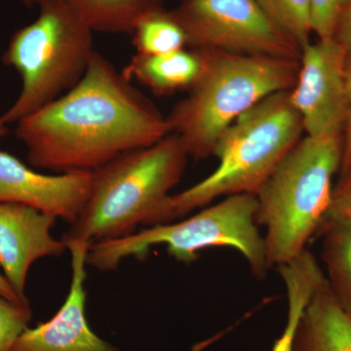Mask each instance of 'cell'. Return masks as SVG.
Segmentation results:
<instances>
[{"label": "cell", "instance_id": "obj_18", "mask_svg": "<svg viewBox=\"0 0 351 351\" xmlns=\"http://www.w3.org/2000/svg\"><path fill=\"white\" fill-rule=\"evenodd\" d=\"M131 34L138 55L154 56L188 48L186 32L172 10L166 8L145 14Z\"/></svg>", "mask_w": 351, "mask_h": 351}, {"label": "cell", "instance_id": "obj_13", "mask_svg": "<svg viewBox=\"0 0 351 351\" xmlns=\"http://www.w3.org/2000/svg\"><path fill=\"white\" fill-rule=\"evenodd\" d=\"M294 351H351V317L327 281L304 308L295 330Z\"/></svg>", "mask_w": 351, "mask_h": 351}, {"label": "cell", "instance_id": "obj_11", "mask_svg": "<svg viewBox=\"0 0 351 351\" xmlns=\"http://www.w3.org/2000/svg\"><path fill=\"white\" fill-rule=\"evenodd\" d=\"M64 243L71 257V287L66 301L52 319L27 328L11 351H119L88 325L85 282L91 243L80 240Z\"/></svg>", "mask_w": 351, "mask_h": 351}, {"label": "cell", "instance_id": "obj_15", "mask_svg": "<svg viewBox=\"0 0 351 351\" xmlns=\"http://www.w3.org/2000/svg\"><path fill=\"white\" fill-rule=\"evenodd\" d=\"M285 285L288 313L282 335L274 343L272 351H294L295 330L304 308L311 298L325 282L324 270L311 251L304 250L294 260L277 267Z\"/></svg>", "mask_w": 351, "mask_h": 351}, {"label": "cell", "instance_id": "obj_4", "mask_svg": "<svg viewBox=\"0 0 351 351\" xmlns=\"http://www.w3.org/2000/svg\"><path fill=\"white\" fill-rule=\"evenodd\" d=\"M343 156V136L304 135L256 195L269 269L294 260L319 232Z\"/></svg>", "mask_w": 351, "mask_h": 351}, {"label": "cell", "instance_id": "obj_17", "mask_svg": "<svg viewBox=\"0 0 351 351\" xmlns=\"http://www.w3.org/2000/svg\"><path fill=\"white\" fill-rule=\"evenodd\" d=\"M318 235L328 285L351 317V218L325 223Z\"/></svg>", "mask_w": 351, "mask_h": 351}, {"label": "cell", "instance_id": "obj_22", "mask_svg": "<svg viewBox=\"0 0 351 351\" xmlns=\"http://www.w3.org/2000/svg\"><path fill=\"white\" fill-rule=\"evenodd\" d=\"M351 218V162L339 172V179L334 184L331 206L328 211L325 223ZM322 228V226H321Z\"/></svg>", "mask_w": 351, "mask_h": 351}, {"label": "cell", "instance_id": "obj_21", "mask_svg": "<svg viewBox=\"0 0 351 351\" xmlns=\"http://www.w3.org/2000/svg\"><path fill=\"white\" fill-rule=\"evenodd\" d=\"M348 0H311V20L313 34L318 38L336 36Z\"/></svg>", "mask_w": 351, "mask_h": 351}, {"label": "cell", "instance_id": "obj_9", "mask_svg": "<svg viewBox=\"0 0 351 351\" xmlns=\"http://www.w3.org/2000/svg\"><path fill=\"white\" fill-rule=\"evenodd\" d=\"M346 57V48L335 38H318L302 47L289 98L306 136H343L348 117Z\"/></svg>", "mask_w": 351, "mask_h": 351}, {"label": "cell", "instance_id": "obj_26", "mask_svg": "<svg viewBox=\"0 0 351 351\" xmlns=\"http://www.w3.org/2000/svg\"><path fill=\"white\" fill-rule=\"evenodd\" d=\"M25 6L29 7V8H32L34 6H38L39 3H40L43 0H20Z\"/></svg>", "mask_w": 351, "mask_h": 351}, {"label": "cell", "instance_id": "obj_23", "mask_svg": "<svg viewBox=\"0 0 351 351\" xmlns=\"http://www.w3.org/2000/svg\"><path fill=\"white\" fill-rule=\"evenodd\" d=\"M345 75L348 100V117L343 136V156L341 171L348 167V164L351 162V48L346 50Z\"/></svg>", "mask_w": 351, "mask_h": 351}, {"label": "cell", "instance_id": "obj_7", "mask_svg": "<svg viewBox=\"0 0 351 351\" xmlns=\"http://www.w3.org/2000/svg\"><path fill=\"white\" fill-rule=\"evenodd\" d=\"M257 208L255 195L228 196L188 219L147 226L122 239L91 244L87 265L100 271L117 270L124 258L144 260L157 245H165L175 260L191 263L205 249L230 247L243 256L252 272L262 279L269 269L265 239L256 219Z\"/></svg>", "mask_w": 351, "mask_h": 351}, {"label": "cell", "instance_id": "obj_5", "mask_svg": "<svg viewBox=\"0 0 351 351\" xmlns=\"http://www.w3.org/2000/svg\"><path fill=\"white\" fill-rule=\"evenodd\" d=\"M189 156L169 134L156 144L126 152L92 172L89 195L64 242H96L133 234L181 182Z\"/></svg>", "mask_w": 351, "mask_h": 351}, {"label": "cell", "instance_id": "obj_25", "mask_svg": "<svg viewBox=\"0 0 351 351\" xmlns=\"http://www.w3.org/2000/svg\"><path fill=\"white\" fill-rule=\"evenodd\" d=\"M0 295H3L4 298L12 302L27 304V302L21 301L15 291L11 287L10 283L7 280L6 277L2 274H0Z\"/></svg>", "mask_w": 351, "mask_h": 351}, {"label": "cell", "instance_id": "obj_1", "mask_svg": "<svg viewBox=\"0 0 351 351\" xmlns=\"http://www.w3.org/2000/svg\"><path fill=\"white\" fill-rule=\"evenodd\" d=\"M32 167L92 173L171 134L167 117L95 51L75 87L18 121Z\"/></svg>", "mask_w": 351, "mask_h": 351}, {"label": "cell", "instance_id": "obj_19", "mask_svg": "<svg viewBox=\"0 0 351 351\" xmlns=\"http://www.w3.org/2000/svg\"><path fill=\"white\" fill-rule=\"evenodd\" d=\"M271 22L301 49L313 34L311 0H257Z\"/></svg>", "mask_w": 351, "mask_h": 351}, {"label": "cell", "instance_id": "obj_8", "mask_svg": "<svg viewBox=\"0 0 351 351\" xmlns=\"http://www.w3.org/2000/svg\"><path fill=\"white\" fill-rule=\"evenodd\" d=\"M172 13L186 32L189 49L301 59V48L257 0H182Z\"/></svg>", "mask_w": 351, "mask_h": 351}, {"label": "cell", "instance_id": "obj_3", "mask_svg": "<svg viewBox=\"0 0 351 351\" xmlns=\"http://www.w3.org/2000/svg\"><path fill=\"white\" fill-rule=\"evenodd\" d=\"M202 66L189 93L166 115L189 157L213 156L221 134L270 95L290 91L300 61L198 50Z\"/></svg>", "mask_w": 351, "mask_h": 351}, {"label": "cell", "instance_id": "obj_16", "mask_svg": "<svg viewBox=\"0 0 351 351\" xmlns=\"http://www.w3.org/2000/svg\"><path fill=\"white\" fill-rule=\"evenodd\" d=\"M95 32L131 34L145 14L165 8V0H62Z\"/></svg>", "mask_w": 351, "mask_h": 351}, {"label": "cell", "instance_id": "obj_24", "mask_svg": "<svg viewBox=\"0 0 351 351\" xmlns=\"http://www.w3.org/2000/svg\"><path fill=\"white\" fill-rule=\"evenodd\" d=\"M335 38L339 41L346 50L351 48V0H348L345 12L343 14Z\"/></svg>", "mask_w": 351, "mask_h": 351}, {"label": "cell", "instance_id": "obj_6", "mask_svg": "<svg viewBox=\"0 0 351 351\" xmlns=\"http://www.w3.org/2000/svg\"><path fill=\"white\" fill-rule=\"evenodd\" d=\"M38 18L21 27L4 52L22 89L0 115L8 126L56 100L82 80L95 52L92 29L62 0H43Z\"/></svg>", "mask_w": 351, "mask_h": 351}, {"label": "cell", "instance_id": "obj_14", "mask_svg": "<svg viewBox=\"0 0 351 351\" xmlns=\"http://www.w3.org/2000/svg\"><path fill=\"white\" fill-rule=\"evenodd\" d=\"M202 66L198 50L184 49L163 55L136 54L121 71L129 82L136 80L157 96L189 91L195 84Z\"/></svg>", "mask_w": 351, "mask_h": 351}, {"label": "cell", "instance_id": "obj_12", "mask_svg": "<svg viewBox=\"0 0 351 351\" xmlns=\"http://www.w3.org/2000/svg\"><path fill=\"white\" fill-rule=\"evenodd\" d=\"M56 219L27 205L0 202V267L22 302H29L25 289L32 263L68 249L63 240L51 237Z\"/></svg>", "mask_w": 351, "mask_h": 351}, {"label": "cell", "instance_id": "obj_10", "mask_svg": "<svg viewBox=\"0 0 351 351\" xmlns=\"http://www.w3.org/2000/svg\"><path fill=\"white\" fill-rule=\"evenodd\" d=\"M7 133L8 127L0 123V138ZM91 182L92 173L36 172L0 149V202L27 205L71 226L86 203Z\"/></svg>", "mask_w": 351, "mask_h": 351}, {"label": "cell", "instance_id": "obj_20", "mask_svg": "<svg viewBox=\"0 0 351 351\" xmlns=\"http://www.w3.org/2000/svg\"><path fill=\"white\" fill-rule=\"evenodd\" d=\"M32 311L29 302L22 304L0 295V351H11L27 329Z\"/></svg>", "mask_w": 351, "mask_h": 351}, {"label": "cell", "instance_id": "obj_2", "mask_svg": "<svg viewBox=\"0 0 351 351\" xmlns=\"http://www.w3.org/2000/svg\"><path fill=\"white\" fill-rule=\"evenodd\" d=\"M304 133L289 91L270 95L221 134L213 154L218 159L216 169L193 186L168 196L147 226L173 223L221 196L257 195Z\"/></svg>", "mask_w": 351, "mask_h": 351}]
</instances>
